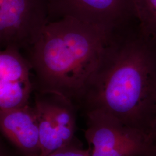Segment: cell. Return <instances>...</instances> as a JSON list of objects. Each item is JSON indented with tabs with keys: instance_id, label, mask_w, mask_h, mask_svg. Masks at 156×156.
Listing matches in <instances>:
<instances>
[{
	"instance_id": "cell-2",
	"label": "cell",
	"mask_w": 156,
	"mask_h": 156,
	"mask_svg": "<svg viewBox=\"0 0 156 156\" xmlns=\"http://www.w3.org/2000/svg\"><path fill=\"white\" fill-rule=\"evenodd\" d=\"M109 37L71 17L51 21L28 50L35 90L79 102L103 56Z\"/></svg>"
},
{
	"instance_id": "cell-6",
	"label": "cell",
	"mask_w": 156,
	"mask_h": 156,
	"mask_svg": "<svg viewBox=\"0 0 156 156\" xmlns=\"http://www.w3.org/2000/svg\"><path fill=\"white\" fill-rule=\"evenodd\" d=\"M34 108L39 126V156L72 144L76 120L73 101L55 93L35 91Z\"/></svg>"
},
{
	"instance_id": "cell-12",
	"label": "cell",
	"mask_w": 156,
	"mask_h": 156,
	"mask_svg": "<svg viewBox=\"0 0 156 156\" xmlns=\"http://www.w3.org/2000/svg\"><path fill=\"white\" fill-rule=\"evenodd\" d=\"M0 156H14L11 152L7 149L5 146L1 143V151H0Z\"/></svg>"
},
{
	"instance_id": "cell-3",
	"label": "cell",
	"mask_w": 156,
	"mask_h": 156,
	"mask_svg": "<svg viewBox=\"0 0 156 156\" xmlns=\"http://www.w3.org/2000/svg\"><path fill=\"white\" fill-rule=\"evenodd\" d=\"M85 137L90 156H153L156 143L150 134L132 128L100 111L86 112Z\"/></svg>"
},
{
	"instance_id": "cell-7",
	"label": "cell",
	"mask_w": 156,
	"mask_h": 156,
	"mask_svg": "<svg viewBox=\"0 0 156 156\" xmlns=\"http://www.w3.org/2000/svg\"><path fill=\"white\" fill-rule=\"evenodd\" d=\"M32 66L28 58L14 48L0 52V111L29 104L35 83L31 80Z\"/></svg>"
},
{
	"instance_id": "cell-4",
	"label": "cell",
	"mask_w": 156,
	"mask_h": 156,
	"mask_svg": "<svg viewBox=\"0 0 156 156\" xmlns=\"http://www.w3.org/2000/svg\"><path fill=\"white\" fill-rule=\"evenodd\" d=\"M49 22L71 17L107 37L137 20L132 0H49Z\"/></svg>"
},
{
	"instance_id": "cell-5",
	"label": "cell",
	"mask_w": 156,
	"mask_h": 156,
	"mask_svg": "<svg viewBox=\"0 0 156 156\" xmlns=\"http://www.w3.org/2000/svg\"><path fill=\"white\" fill-rule=\"evenodd\" d=\"M49 22V0H0L1 48L28 50Z\"/></svg>"
},
{
	"instance_id": "cell-9",
	"label": "cell",
	"mask_w": 156,
	"mask_h": 156,
	"mask_svg": "<svg viewBox=\"0 0 156 156\" xmlns=\"http://www.w3.org/2000/svg\"><path fill=\"white\" fill-rule=\"evenodd\" d=\"M136 18L146 36L156 41V0H132Z\"/></svg>"
},
{
	"instance_id": "cell-8",
	"label": "cell",
	"mask_w": 156,
	"mask_h": 156,
	"mask_svg": "<svg viewBox=\"0 0 156 156\" xmlns=\"http://www.w3.org/2000/svg\"><path fill=\"white\" fill-rule=\"evenodd\" d=\"M0 126L2 134L23 156L40 155L39 126L34 106L0 111Z\"/></svg>"
},
{
	"instance_id": "cell-1",
	"label": "cell",
	"mask_w": 156,
	"mask_h": 156,
	"mask_svg": "<svg viewBox=\"0 0 156 156\" xmlns=\"http://www.w3.org/2000/svg\"><path fill=\"white\" fill-rule=\"evenodd\" d=\"M78 104L151 135L156 111V41L138 22L113 34Z\"/></svg>"
},
{
	"instance_id": "cell-13",
	"label": "cell",
	"mask_w": 156,
	"mask_h": 156,
	"mask_svg": "<svg viewBox=\"0 0 156 156\" xmlns=\"http://www.w3.org/2000/svg\"><path fill=\"white\" fill-rule=\"evenodd\" d=\"M156 156V154H154V156Z\"/></svg>"
},
{
	"instance_id": "cell-11",
	"label": "cell",
	"mask_w": 156,
	"mask_h": 156,
	"mask_svg": "<svg viewBox=\"0 0 156 156\" xmlns=\"http://www.w3.org/2000/svg\"><path fill=\"white\" fill-rule=\"evenodd\" d=\"M151 135L156 143V111L151 126Z\"/></svg>"
},
{
	"instance_id": "cell-10",
	"label": "cell",
	"mask_w": 156,
	"mask_h": 156,
	"mask_svg": "<svg viewBox=\"0 0 156 156\" xmlns=\"http://www.w3.org/2000/svg\"><path fill=\"white\" fill-rule=\"evenodd\" d=\"M44 156H90V154L89 149L83 150L71 144Z\"/></svg>"
}]
</instances>
